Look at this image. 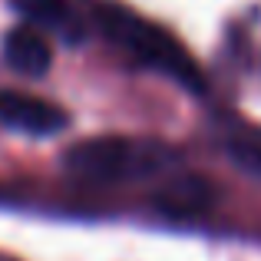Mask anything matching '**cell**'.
I'll use <instances>...</instances> for the list:
<instances>
[{
	"mask_svg": "<svg viewBox=\"0 0 261 261\" xmlns=\"http://www.w3.org/2000/svg\"><path fill=\"white\" fill-rule=\"evenodd\" d=\"M225 152H228V159L235 162L242 172H248L251 178L261 182V129H245V126L228 129V136H225Z\"/></svg>",
	"mask_w": 261,
	"mask_h": 261,
	"instance_id": "6",
	"label": "cell"
},
{
	"mask_svg": "<svg viewBox=\"0 0 261 261\" xmlns=\"http://www.w3.org/2000/svg\"><path fill=\"white\" fill-rule=\"evenodd\" d=\"M4 60L20 76H43L53 63L50 43L37 33V27H17L4 40Z\"/></svg>",
	"mask_w": 261,
	"mask_h": 261,
	"instance_id": "4",
	"label": "cell"
},
{
	"mask_svg": "<svg viewBox=\"0 0 261 261\" xmlns=\"http://www.w3.org/2000/svg\"><path fill=\"white\" fill-rule=\"evenodd\" d=\"M13 4H17V10L27 20H33V27H43V30L57 33L66 43H80L86 37L83 20L76 17V10L66 0H13Z\"/></svg>",
	"mask_w": 261,
	"mask_h": 261,
	"instance_id": "5",
	"label": "cell"
},
{
	"mask_svg": "<svg viewBox=\"0 0 261 261\" xmlns=\"http://www.w3.org/2000/svg\"><path fill=\"white\" fill-rule=\"evenodd\" d=\"M0 122L23 136H57L66 129L70 116L50 99L17 93V89H4L0 93Z\"/></svg>",
	"mask_w": 261,
	"mask_h": 261,
	"instance_id": "3",
	"label": "cell"
},
{
	"mask_svg": "<svg viewBox=\"0 0 261 261\" xmlns=\"http://www.w3.org/2000/svg\"><path fill=\"white\" fill-rule=\"evenodd\" d=\"M182 162L172 146L136 136H96L63 152V169L86 182H146L159 178Z\"/></svg>",
	"mask_w": 261,
	"mask_h": 261,
	"instance_id": "1",
	"label": "cell"
},
{
	"mask_svg": "<svg viewBox=\"0 0 261 261\" xmlns=\"http://www.w3.org/2000/svg\"><path fill=\"white\" fill-rule=\"evenodd\" d=\"M96 20H99L102 33H106L119 50H126L139 66L175 80L178 86L192 89V93H202L205 89L202 73L192 63V57L185 53V46L169 37L162 27L149 23L139 13L126 10V7H119V4H102L99 13H96Z\"/></svg>",
	"mask_w": 261,
	"mask_h": 261,
	"instance_id": "2",
	"label": "cell"
}]
</instances>
